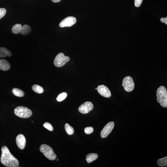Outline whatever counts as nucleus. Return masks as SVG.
Here are the masks:
<instances>
[{
  "instance_id": "f257e3e1",
  "label": "nucleus",
  "mask_w": 167,
  "mask_h": 167,
  "mask_svg": "<svg viewBox=\"0 0 167 167\" xmlns=\"http://www.w3.org/2000/svg\"><path fill=\"white\" fill-rule=\"evenodd\" d=\"M1 164L7 167H17L19 165L18 159L10 152L6 146H3L1 148Z\"/></svg>"
},
{
  "instance_id": "f03ea898",
  "label": "nucleus",
  "mask_w": 167,
  "mask_h": 167,
  "mask_svg": "<svg viewBox=\"0 0 167 167\" xmlns=\"http://www.w3.org/2000/svg\"><path fill=\"white\" fill-rule=\"evenodd\" d=\"M157 100L160 105L164 108L167 107V90L163 86H161L157 90Z\"/></svg>"
},
{
  "instance_id": "7ed1b4c3",
  "label": "nucleus",
  "mask_w": 167,
  "mask_h": 167,
  "mask_svg": "<svg viewBox=\"0 0 167 167\" xmlns=\"http://www.w3.org/2000/svg\"><path fill=\"white\" fill-rule=\"evenodd\" d=\"M40 151L49 160H54L57 158V155L54 153L53 149L47 145H41L40 146Z\"/></svg>"
},
{
  "instance_id": "20e7f679",
  "label": "nucleus",
  "mask_w": 167,
  "mask_h": 167,
  "mask_svg": "<svg viewBox=\"0 0 167 167\" xmlns=\"http://www.w3.org/2000/svg\"><path fill=\"white\" fill-rule=\"evenodd\" d=\"M15 115L22 118H28L32 116V111L26 107L18 106L14 110Z\"/></svg>"
},
{
  "instance_id": "39448f33",
  "label": "nucleus",
  "mask_w": 167,
  "mask_h": 167,
  "mask_svg": "<svg viewBox=\"0 0 167 167\" xmlns=\"http://www.w3.org/2000/svg\"><path fill=\"white\" fill-rule=\"evenodd\" d=\"M70 60V58L68 57L65 56L64 53H60L56 57L54 64L56 67H62L69 61Z\"/></svg>"
},
{
  "instance_id": "423d86ee",
  "label": "nucleus",
  "mask_w": 167,
  "mask_h": 167,
  "mask_svg": "<svg viewBox=\"0 0 167 167\" xmlns=\"http://www.w3.org/2000/svg\"><path fill=\"white\" fill-rule=\"evenodd\" d=\"M122 85L126 92H130L133 90L135 85L132 78L130 76L125 77L123 80Z\"/></svg>"
},
{
  "instance_id": "0eeeda50",
  "label": "nucleus",
  "mask_w": 167,
  "mask_h": 167,
  "mask_svg": "<svg viewBox=\"0 0 167 167\" xmlns=\"http://www.w3.org/2000/svg\"><path fill=\"white\" fill-rule=\"evenodd\" d=\"M77 22L76 18L70 16L64 18L59 23V26L61 28L71 27Z\"/></svg>"
},
{
  "instance_id": "6e6552de",
  "label": "nucleus",
  "mask_w": 167,
  "mask_h": 167,
  "mask_svg": "<svg viewBox=\"0 0 167 167\" xmlns=\"http://www.w3.org/2000/svg\"><path fill=\"white\" fill-rule=\"evenodd\" d=\"M114 125L115 124L113 122H110L108 123L101 131V137L104 138H107L112 131Z\"/></svg>"
},
{
  "instance_id": "1a4fd4ad",
  "label": "nucleus",
  "mask_w": 167,
  "mask_h": 167,
  "mask_svg": "<svg viewBox=\"0 0 167 167\" xmlns=\"http://www.w3.org/2000/svg\"><path fill=\"white\" fill-rule=\"evenodd\" d=\"M93 108L94 106L92 102H87L81 105L78 110L80 113L83 114H87L92 111Z\"/></svg>"
},
{
  "instance_id": "9d476101",
  "label": "nucleus",
  "mask_w": 167,
  "mask_h": 167,
  "mask_svg": "<svg viewBox=\"0 0 167 167\" xmlns=\"http://www.w3.org/2000/svg\"><path fill=\"white\" fill-rule=\"evenodd\" d=\"M97 90L99 94L107 98L111 97L110 91L106 86L104 85H100L98 86Z\"/></svg>"
},
{
  "instance_id": "9b49d317",
  "label": "nucleus",
  "mask_w": 167,
  "mask_h": 167,
  "mask_svg": "<svg viewBox=\"0 0 167 167\" xmlns=\"http://www.w3.org/2000/svg\"><path fill=\"white\" fill-rule=\"evenodd\" d=\"M16 143L18 147L20 149H24L26 144V140L24 136L22 134L18 135L16 138Z\"/></svg>"
},
{
  "instance_id": "f8f14e48",
  "label": "nucleus",
  "mask_w": 167,
  "mask_h": 167,
  "mask_svg": "<svg viewBox=\"0 0 167 167\" xmlns=\"http://www.w3.org/2000/svg\"><path fill=\"white\" fill-rule=\"evenodd\" d=\"M10 68V65L7 60L4 59H0V69L6 71Z\"/></svg>"
},
{
  "instance_id": "ddd939ff",
  "label": "nucleus",
  "mask_w": 167,
  "mask_h": 167,
  "mask_svg": "<svg viewBox=\"0 0 167 167\" xmlns=\"http://www.w3.org/2000/svg\"><path fill=\"white\" fill-rule=\"evenodd\" d=\"M12 55V53L7 49L4 47L0 48V57H6L7 56L10 57Z\"/></svg>"
},
{
  "instance_id": "4468645a",
  "label": "nucleus",
  "mask_w": 167,
  "mask_h": 167,
  "mask_svg": "<svg viewBox=\"0 0 167 167\" xmlns=\"http://www.w3.org/2000/svg\"><path fill=\"white\" fill-rule=\"evenodd\" d=\"M98 157V155L95 153H90L87 154L86 156V160L88 163L89 164L92 162Z\"/></svg>"
},
{
  "instance_id": "2eb2a0df",
  "label": "nucleus",
  "mask_w": 167,
  "mask_h": 167,
  "mask_svg": "<svg viewBox=\"0 0 167 167\" xmlns=\"http://www.w3.org/2000/svg\"><path fill=\"white\" fill-rule=\"evenodd\" d=\"M31 31V27L29 25L25 24L22 26L21 32L20 33L23 35H26L29 34Z\"/></svg>"
},
{
  "instance_id": "dca6fc26",
  "label": "nucleus",
  "mask_w": 167,
  "mask_h": 167,
  "mask_svg": "<svg viewBox=\"0 0 167 167\" xmlns=\"http://www.w3.org/2000/svg\"><path fill=\"white\" fill-rule=\"evenodd\" d=\"M12 92L15 96L20 97H23L24 94V93L22 90L17 88H13Z\"/></svg>"
},
{
  "instance_id": "f3484780",
  "label": "nucleus",
  "mask_w": 167,
  "mask_h": 167,
  "mask_svg": "<svg viewBox=\"0 0 167 167\" xmlns=\"http://www.w3.org/2000/svg\"><path fill=\"white\" fill-rule=\"evenodd\" d=\"M22 27V25L20 24H17L14 25L12 29L13 33L17 34L21 32Z\"/></svg>"
},
{
  "instance_id": "a211bd4d",
  "label": "nucleus",
  "mask_w": 167,
  "mask_h": 167,
  "mask_svg": "<svg viewBox=\"0 0 167 167\" xmlns=\"http://www.w3.org/2000/svg\"><path fill=\"white\" fill-rule=\"evenodd\" d=\"M32 88L34 92L38 94H41L44 92L43 89L42 87L37 85H34L32 86Z\"/></svg>"
},
{
  "instance_id": "6ab92c4d",
  "label": "nucleus",
  "mask_w": 167,
  "mask_h": 167,
  "mask_svg": "<svg viewBox=\"0 0 167 167\" xmlns=\"http://www.w3.org/2000/svg\"><path fill=\"white\" fill-rule=\"evenodd\" d=\"M157 163L160 166H167V157L158 159Z\"/></svg>"
},
{
  "instance_id": "aec40b11",
  "label": "nucleus",
  "mask_w": 167,
  "mask_h": 167,
  "mask_svg": "<svg viewBox=\"0 0 167 167\" xmlns=\"http://www.w3.org/2000/svg\"><path fill=\"white\" fill-rule=\"evenodd\" d=\"M65 129L67 133L69 135H73L74 133V130L72 126L69 124H66L65 125Z\"/></svg>"
},
{
  "instance_id": "412c9836",
  "label": "nucleus",
  "mask_w": 167,
  "mask_h": 167,
  "mask_svg": "<svg viewBox=\"0 0 167 167\" xmlns=\"http://www.w3.org/2000/svg\"><path fill=\"white\" fill-rule=\"evenodd\" d=\"M67 96V94L66 93L63 92L61 93L58 96L57 100L58 102H61L66 98Z\"/></svg>"
},
{
  "instance_id": "4be33fe9",
  "label": "nucleus",
  "mask_w": 167,
  "mask_h": 167,
  "mask_svg": "<svg viewBox=\"0 0 167 167\" xmlns=\"http://www.w3.org/2000/svg\"><path fill=\"white\" fill-rule=\"evenodd\" d=\"M44 127L50 131H52L53 130V126L48 122H45L43 125Z\"/></svg>"
},
{
  "instance_id": "5701e85b",
  "label": "nucleus",
  "mask_w": 167,
  "mask_h": 167,
  "mask_svg": "<svg viewBox=\"0 0 167 167\" xmlns=\"http://www.w3.org/2000/svg\"><path fill=\"white\" fill-rule=\"evenodd\" d=\"M94 129L93 127L89 126V127H86L85 129V132L86 134H89L92 133L94 131Z\"/></svg>"
},
{
  "instance_id": "b1692460",
  "label": "nucleus",
  "mask_w": 167,
  "mask_h": 167,
  "mask_svg": "<svg viewBox=\"0 0 167 167\" xmlns=\"http://www.w3.org/2000/svg\"><path fill=\"white\" fill-rule=\"evenodd\" d=\"M6 13V9L4 8H0V19L3 17Z\"/></svg>"
},
{
  "instance_id": "393cba45",
  "label": "nucleus",
  "mask_w": 167,
  "mask_h": 167,
  "mask_svg": "<svg viewBox=\"0 0 167 167\" xmlns=\"http://www.w3.org/2000/svg\"><path fill=\"white\" fill-rule=\"evenodd\" d=\"M143 2V0H135L134 4L135 6L137 7H140Z\"/></svg>"
},
{
  "instance_id": "a878e982",
  "label": "nucleus",
  "mask_w": 167,
  "mask_h": 167,
  "mask_svg": "<svg viewBox=\"0 0 167 167\" xmlns=\"http://www.w3.org/2000/svg\"><path fill=\"white\" fill-rule=\"evenodd\" d=\"M160 21L161 22L165 23L166 25L167 24V17H166V18H161L160 19Z\"/></svg>"
},
{
  "instance_id": "bb28decb",
  "label": "nucleus",
  "mask_w": 167,
  "mask_h": 167,
  "mask_svg": "<svg viewBox=\"0 0 167 167\" xmlns=\"http://www.w3.org/2000/svg\"><path fill=\"white\" fill-rule=\"evenodd\" d=\"M54 3H58L60 2L61 0H51Z\"/></svg>"
},
{
  "instance_id": "cd10ccee",
  "label": "nucleus",
  "mask_w": 167,
  "mask_h": 167,
  "mask_svg": "<svg viewBox=\"0 0 167 167\" xmlns=\"http://www.w3.org/2000/svg\"><path fill=\"white\" fill-rule=\"evenodd\" d=\"M95 89H97V88H95Z\"/></svg>"
},
{
  "instance_id": "c85d7f7f",
  "label": "nucleus",
  "mask_w": 167,
  "mask_h": 167,
  "mask_svg": "<svg viewBox=\"0 0 167 167\" xmlns=\"http://www.w3.org/2000/svg\"><path fill=\"white\" fill-rule=\"evenodd\" d=\"M58 159H57V161H58Z\"/></svg>"
}]
</instances>
